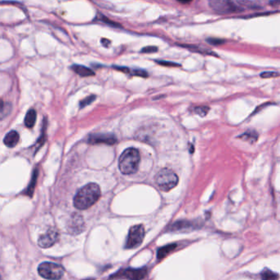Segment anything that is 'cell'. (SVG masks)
<instances>
[{
	"mask_svg": "<svg viewBox=\"0 0 280 280\" xmlns=\"http://www.w3.org/2000/svg\"><path fill=\"white\" fill-rule=\"evenodd\" d=\"M101 196V188L96 183H89L84 186L77 192L74 199L73 204L77 209H89L90 207L95 205Z\"/></svg>",
	"mask_w": 280,
	"mask_h": 280,
	"instance_id": "1",
	"label": "cell"
},
{
	"mask_svg": "<svg viewBox=\"0 0 280 280\" xmlns=\"http://www.w3.org/2000/svg\"><path fill=\"white\" fill-rule=\"evenodd\" d=\"M140 156L138 149L127 148L119 158V167L122 175L135 174L140 164Z\"/></svg>",
	"mask_w": 280,
	"mask_h": 280,
	"instance_id": "2",
	"label": "cell"
},
{
	"mask_svg": "<svg viewBox=\"0 0 280 280\" xmlns=\"http://www.w3.org/2000/svg\"><path fill=\"white\" fill-rule=\"evenodd\" d=\"M156 185L163 192H169L178 183V177L172 169L164 168L159 170L155 177Z\"/></svg>",
	"mask_w": 280,
	"mask_h": 280,
	"instance_id": "3",
	"label": "cell"
},
{
	"mask_svg": "<svg viewBox=\"0 0 280 280\" xmlns=\"http://www.w3.org/2000/svg\"><path fill=\"white\" fill-rule=\"evenodd\" d=\"M38 273L45 280H58L64 276V270L59 264L52 262H43L38 267Z\"/></svg>",
	"mask_w": 280,
	"mask_h": 280,
	"instance_id": "4",
	"label": "cell"
},
{
	"mask_svg": "<svg viewBox=\"0 0 280 280\" xmlns=\"http://www.w3.org/2000/svg\"><path fill=\"white\" fill-rule=\"evenodd\" d=\"M145 238V228L142 225H134L129 230L126 242V248H138L141 245Z\"/></svg>",
	"mask_w": 280,
	"mask_h": 280,
	"instance_id": "5",
	"label": "cell"
},
{
	"mask_svg": "<svg viewBox=\"0 0 280 280\" xmlns=\"http://www.w3.org/2000/svg\"><path fill=\"white\" fill-rule=\"evenodd\" d=\"M210 8L219 14H230L240 13L244 10L241 6L236 4L234 2L225 1V0H213L210 1Z\"/></svg>",
	"mask_w": 280,
	"mask_h": 280,
	"instance_id": "6",
	"label": "cell"
},
{
	"mask_svg": "<svg viewBox=\"0 0 280 280\" xmlns=\"http://www.w3.org/2000/svg\"><path fill=\"white\" fill-rule=\"evenodd\" d=\"M147 275L146 269H127L121 270L112 276L111 279H127L129 280H141Z\"/></svg>",
	"mask_w": 280,
	"mask_h": 280,
	"instance_id": "7",
	"label": "cell"
},
{
	"mask_svg": "<svg viewBox=\"0 0 280 280\" xmlns=\"http://www.w3.org/2000/svg\"><path fill=\"white\" fill-rule=\"evenodd\" d=\"M59 238V233L55 228H51L46 233L40 236L38 245L42 248H49L54 245Z\"/></svg>",
	"mask_w": 280,
	"mask_h": 280,
	"instance_id": "8",
	"label": "cell"
},
{
	"mask_svg": "<svg viewBox=\"0 0 280 280\" xmlns=\"http://www.w3.org/2000/svg\"><path fill=\"white\" fill-rule=\"evenodd\" d=\"M69 232L71 234H79L85 229V222L82 215L76 214H73L70 220L69 227Z\"/></svg>",
	"mask_w": 280,
	"mask_h": 280,
	"instance_id": "9",
	"label": "cell"
},
{
	"mask_svg": "<svg viewBox=\"0 0 280 280\" xmlns=\"http://www.w3.org/2000/svg\"><path fill=\"white\" fill-rule=\"evenodd\" d=\"M88 142L90 144H106L112 145L117 142V138L112 134H95L90 136Z\"/></svg>",
	"mask_w": 280,
	"mask_h": 280,
	"instance_id": "10",
	"label": "cell"
},
{
	"mask_svg": "<svg viewBox=\"0 0 280 280\" xmlns=\"http://www.w3.org/2000/svg\"><path fill=\"white\" fill-rule=\"evenodd\" d=\"M19 140H20V137H19L18 133L16 131H11L5 136V138L3 139V143L5 144L6 146H8L9 148H13L18 145Z\"/></svg>",
	"mask_w": 280,
	"mask_h": 280,
	"instance_id": "11",
	"label": "cell"
},
{
	"mask_svg": "<svg viewBox=\"0 0 280 280\" xmlns=\"http://www.w3.org/2000/svg\"><path fill=\"white\" fill-rule=\"evenodd\" d=\"M71 69L80 75L81 77H90L95 75L94 71L88 69L87 67L82 66V65H72Z\"/></svg>",
	"mask_w": 280,
	"mask_h": 280,
	"instance_id": "12",
	"label": "cell"
},
{
	"mask_svg": "<svg viewBox=\"0 0 280 280\" xmlns=\"http://www.w3.org/2000/svg\"><path fill=\"white\" fill-rule=\"evenodd\" d=\"M36 118H37V114H36L35 110L30 109L29 111L27 112V114H26L25 120H24L26 127H28V128H32L34 127L35 122H36Z\"/></svg>",
	"mask_w": 280,
	"mask_h": 280,
	"instance_id": "13",
	"label": "cell"
},
{
	"mask_svg": "<svg viewBox=\"0 0 280 280\" xmlns=\"http://www.w3.org/2000/svg\"><path fill=\"white\" fill-rule=\"evenodd\" d=\"M176 247H177V244H175V243L161 247L158 251V259H164V257H166L169 253H171Z\"/></svg>",
	"mask_w": 280,
	"mask_h": 280,
	"instance_id": "14",
	"label": "cell"
},
{
	"mask_svg": "<svg viewBox=\"0 0 280 280\" xmlns=\"http://www.w3.org/2000/svg\"><path fill=\"white\" fill-rule=\"evenodd\" d=\"M12 106L0 99V120L8 116V114H10Z\"/></svg>",
	"mask_w": 280,
	"mask_h": 280,
	"instance_id": "15",
	"label": "cell"
},
{
	"mask_svg": "<svg viewBox=\"0 0 280 280\" xmlns=\"http://www.w3.org/2000/svg\"><path fill=\"white\" fill-rule=\"evenodd\" d=\"M240 138L243 140H246V141L253 143L257 140L258 134L256 132V131H248V132H245L244 134L240 136Z\"/></svg>",
	"mask_w": 280,
	"mask_h": 280,
	"instance_id": "16",
	"label": "cell"
},
{
	"mask_svg": "<svg viewBox=\"0 0 280 280\" xmlns=\"http://www.w3.org/2000/svg\"><path fill=\"white\" fill-rule=\"evenodd\" d=\"M262 280H279V275L271 270L265 269L262 272Z\"/></svg>",
	"mask_w": 280,
	"mask_h": 280,
	"instance_id": "17",
	"label": "cell"
},
{
	"mask_svg": "<svg viewBox=\"0 0 280 280\" xmlns=\"http://www.w3.org/2000/svg\"><path fill=\"white\" fill-rule=\"evenodd\" d=\"M38 177V171L37 169L35 170V172L33 173V177H32V182H31V185L29 186V188L27 189V193L28 195H31L32 196V193H33V191L35 189V182H36V180H37Z\"/></svg>",
	"mask_w": 280,
	"mask_h": 280,
	"instance_id": "18",
	"label": "cell"
},
{
	"mask_svg": "<svg viewBox=\"0 0 280 280\" xmlns=\"http://www.w3.org/2000/svg\"><path fill=\"white\" fill-rule=\"evenodd\" d=\"M210 108L209 107H207V106H200V107H196V108H195V109H194L195 113L199 114V115L201 117L206 116Z\"/></svg>",
	"mask_w": 280,
	"mask_h": 280,
	"instance_id": "19",
	"label": "cell"
},
{
	"mask_svg": "<svg viewBox=\"0 0 280 280\" xmlns=\"http://www.w3.org/2000/svg\"><path fill=\"white\" fill-rule=\"evenodd\" d=\"M96 96L95 95H90L88 98L84 99L83 101L80 102V107L83 108L85 106L89 105L90 104L92 103L93 101H95Z\"/></svg>",
	"mask_w": 280,
	"mask_h": 280,
	"instance_id": "20",
	"label": "cell"
},
{
	"mask_svg": "<svg viewBox=\"0 0 280 280\" xmlns=\"http://www.w3.org/2000/svg\"><path fill=\"white\" fill-rule=\"evenodd\" d=\"M262 78H271V77H280V73L277 71H264L261 74Z\"/></svg>",
	"mask_w": 280,
	"mask_h": 280,
	"instance_id": "21",
	"label": "cell"
},
{
	"mask_svg": "<svg viewBox=\"0 0 280 280\" xmlns=\"http://www.w3.org/2000/svg\"><path fill=\"white\" fill-rule=\"evenodd\" d=\"M157 51H158V48L156 47V46H146V47L143 48L142 50H141V53H155Z\"/></svg>",
	"mask_w": 280,
	"mask_h": 280,
	"instance_id": "22",
	"label": "cell"
},
{
	"mask_svg": "<svg viewBox=\"0 0 280 280\" xmlns=\"http://www.w3.org/2000/svg\"><path fill=\"white\" fill-rule=\"evenodd\" d=\"M207 42H209L210 45H219L225 43V40L222 39H216V38H209L207 39Z\"/></svg>",
	"mask_w": 280,
	"mask_h": 280,
	"instance_id": "23",
	"label": "cell"
},
{
	"mask_svg": "<svg viewBox=\"0 0 280 280\" xmlns=\"http://www.w3.org/2000/svg\"><path fill=\"white\" fill-rule=\"evenodd\" d=\"M129 73L136 75V76H140V77H146L148 76L146 71H144V70H139V69H136V70H132V71L130 70Z\"/></svg>",
	"mask_w": 280,
	"mask_h": 280,
	"instance_id": "24",
	"label": "cell"
},
{
	"mask_svg": "<svg viewBox=\"0 0 280 280\" xmlns=\"http://www.w3.org/2000/svg\"><path fill=\"white\" fill-rule=\"evenodd\" d=\"M156 63H158L162 66L180 67L179 64H175V63H173V62H168V61H156Z\"/></svg>",
	"mask_w": 280,
	"mask_h": 280,
	"instance_id": "25",
	"label": "cell"
},
{
	"mask_svg": "<svg viewBox=\"0 0 280 280\" xmlns=\"http://www.w3.org/2000/svg\"><path fill=\"white\" fill-rule=\"evenodd\" d=\"M101 43H102V45H103L104 46L108 47V45L110 44V41H109L108 40H107V39H102V40H101Z\"/></svg>",
	"mask_w": 280,
	"mask_h": 280,
	"instance_id": "26",
	"label": "cell"
},
{
	"mask_svg": "<svg viewBox=\"0 0 280 280\" xmlns=\"http://www.w3.org/2000/svg\"><path fill=\"white\" fill-rule=\"evenodd\" d=\"M94 280V279H88V280Z\"/></svg>",
	"mask_w": 280,
	"mask_h": 280,
	"instance_id": "27",
	"label": "cell"
},
{
	"mask_svg": "<svg viewBox=\"0 0 280 280\" xmlns=\"http://www.w3.org/2000/svg\"><path fill=\"white\" fill-rule=\"evenodd\" d=\"M0 280H1V278H0Z\"/></svg>",
	"mask_w": 280,
	"mask_h": 280,
	"instance_id": "28",
	"label": "cell"
}]
</instances>
